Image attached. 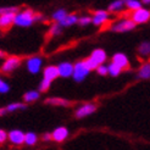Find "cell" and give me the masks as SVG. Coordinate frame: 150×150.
Instances as JSON below:
<instances>
[{
	"mask_svg": "<svg viewBox=\"0 0 150 150\" xmlns=\"http://www.w3.org/2000/svg\"><path fill=\"white\" fill-rule=\"evenodd\" d=\"M40 18H42L40 15L35 13L31 9H27L23 11H20L16 16H15L13 25L20 26V27H29V26H32L35 21H38Z\"/></svg>",
	"mask_w": 150,
	"mask_h": 150,
	"instance_id": "6da1fadb",
	"label": "cell"
},
{
	"mask_svg": "<svg viewBox=\"0 0 150 150\" xmlns=\"http://www.w3.org/2000/svg\"><path fill=\"white\" fill-rule=\"evenodd\" d=\"M57 77H60L57 66H47L43 71V81L39 84V91L48 92L51 86V82L55 81Z\"/></svg>",
	"mask_w": 150,
	"mask_h": 150,
	"instance_id": "7a4b0ae2",
	"label": "cell"
},
{
	"mask_svg": "<svg viewBox=\"0 0 150 150\" xmlns=\"http://www.w3.org/2000/svg\"><path fill=\"white\" fill-rule=\"evenodd\" d=\"M87 66L92 70H96L100 65H104V62L106 61V52H105L103 49H95L92 55L89 56L88 59L84 60Z\"/></svg>",
	"mask_w": 150,
	"mask_h": 150,
	"instance_id": "3957f363",
	"label": "cell"
},
{
	"mask_svg": "<svg viewBox=\"0 0 150 150\" xmlns=\"http://www.w3.org/2000/svg\"><path fill=\"white\" fill-rule=\"evenodd\" d=\"M89 71H91V69L87 66L86 61L83 60V61H79V62H77L76 65H74V70H73L72 77L74 78L76 82H82L87 77V74L89 73Z\"/></svg>",
	"mask_w": 150,
	"mask_h": 150,
	"instance_id": "277c9868",
	"label": "cell"
},
{
	"mask_svg": "<svg viewBox=\"0 0 150 150\" xmlns=\"http://www.w3.org/2000/svg\"><path fill=\"white\" fill-rule=\"evenodd\" d=\"M21 65V59L18 56H9L5 59L4 64L1 65V72L4 73H11Z\"/></svg>",
	"mask_w": 150,
	"mask_h": 150,
	"instance_id": "5b68a950",
	"label": "cell"
},
{
	"mask_svg": "<svg viewBox=\"0 0 150 150\" xmlns=\"http://www.w3.org/2000/svg\"><path fill=\"white\" fill-rule=\"evenodd\" d=\"M136 28V23L132 18H126L117 22L115 26H112V31L114 32H118V33H123V32H128L132 29Z\"/></svg>",
	"mask_w": 150,
	"mask_h": 150,
	"instance_id": "8992f818",
	"label": "cell"
},
{
	"mask_svg": "<svg viewBox=\"0 0 150 150\" xmlns=\"http://www.w3.org/2000/svg\"><path fill=\"white\" fill-rule=\"evenodd\" d=\"M131 18L134 21V23H136V25L145 23V22H148L150 20V11L144 9V7H140L139 10L133 11Z\"/></svg>",
	"mask_w": 150,
	"mask_h": 150,
	"instance_id": "52a82bcc",
	"label": "cell"
},
{
	"mask_svg": "<svg viewBox=\"0 0 150 150\" xmlns=\"http://www.w3.org/2000/svg\"><path fill=\"white\" fill-rule=\"evenodd\" d=\"M96 110V105L95 104H92V103H88V104H83L82 106H79L77 110H76V117L77 118H83V117H87L89 115L94 114Z\"/></svg>",
	"mask_w": 150,
	"mask_h": 150,
	"instance_id": "ba28073f",
	"label": "cell"
},
{
	"mask_svg": "<svg viewBox=\"0 0 150 150\" xmlns=\"http://www.w3.org/2000/svg\"><path fill=\"white\" fill-rule=\"evenodd\" d=\"M25 134L26 133L20 129H13L7 133V139L15 145H21L22 143H25Z\"/></svg>",
	"mask_w": 150,
	"mask_h": 150,
	"instance_id": "9c48e42d",
	"label": "cell"
},
{
	"mask_svg": "<svg viewBox=\"0 0 150 150\" xmlns=\"http://www.w3.org/2000/svg\"><path fill=\"white\" fill-rule=\"evenodd\" d=\"M112 64H115L116 66H118L121 70H126L129 67V61H128V57H127L125 54L122 52H117L112 56Z\"/></svg>",
	"mask_w": 150,
	"mask_h": 150,
	"instance_id": "30bf717a",
	"label": "cell"
},
{
	"mask_svg": "<svg viewBox=\"0 0 150 150\" xmlns=\"http://www.w3.org/2000/svg\"><path fill=\"white\" fill-rule=\"evenodd\" d=\"M42 64H43V60L38 56H33L31 59H28L27 61V69L31 73H38L40 67H42Z\"/></svg>",
	"mask_w": 150,
	"mask_h": 150,
	"instance_id": "8fae6325",
	"label": "cell"
},
{
	"mask_svg": "<svg viewBox=\"0 0 150 150\" xmlns=\"http://www.w3.org/2000/svg\"><path fill=\"white\" fill-rule=\"evenodd\" d=\"M108 21H109V13L104 10L95 11L94 16L92 17V23H94L95 26H101L104 23H106Z\"/></svg>",
	"mask_w": 150,
	"mask_h": 150,
	"instance_id": "7c38bea8",
	"label": "cell"
},
{
	"mask_svg": "<svg viewBox=\"0 0 150 150\" xmlns=\"http://www.w3.org/2000/svg\"><path fill=\"white\" fill-rule=\"evenodd\" d=\"M57 69H59V74L61 77H70L73 74L74 66L70 62H62L57 66Z\"/></svg>",
	"mask_w": 150,
	"mask_h": 150,
	"instance_id": "4fadbf2b",
	"label": "cell"
},
{
	"mask_svg": "<svg viewBox=\"0 0 150 150\" xmlns=\"http://www.w3.org/2000/svg\"><path fill=\"white\" fill-rule=\"evenodd\" d=\"M51 134H52V139L55 142L61 143V142H64L67 137H69V131H67L66 127H57Z\"/></svg>",
	"mask_w": 150,
	"mask_h": 150,
	"instance_id": "5bb4252c",
	"label": "cell"
},
{
	"mask_svg": "<svg viewBox=\"0 0 150 150\" xmlns=\"http://www.w3.org/2000/svg\"><path fill=\"white\" fill-rule=\"evenodd\" d=\"M16 15H0V28L6 29L13 25Z\"/></svg>",
	"mask_w": 150,
	"mask_h": 150,
	"instance_id": "9a60e30c",
	"label": "cell"
},
{
	"mask_svg": "<svg viewBox=\"0 0 150 150\" xmlns=\"http://www.w3.org/2000/svg\"><path fill=\"white\" fill-rule=\"evenodd\" d=\"M45 104L54 105V106H70L71 103L64 98H49L45 100Z\"/></svg>",
	"mask_w": 150,
	"mask_h": 150,
	"instance_id": "2e32d148",
	"label": "cell"
},
{
	"mask_svg": "<svg viewBox=\"0 0 150 150\" xmlns=\"http://www.w3.org/2000/svg\"><path fill=\"white\" fill-rule=\"evenodd\" d=\"M78 22V17H77V15H74V13H72V15H69L67 13V16L60 22V26L61 27H69V26H72V25H74V23H77Z\"/></svg>",
	"mask_w": 150,
	"mask_h": 150,
	"instance_id": "e0dca14e",
	"label": "cell"
},
{
	"mask_svg": "<svg viewBox=\"0 0 150 150\" xmlns=\"http://www.w3.org/2000/svg\"><path fill=\"white\" fill-rule=\"evenodd\" d=\"M138 78H140V79H149L150 78V62L144 64L139 69Z\"/></svg>",
	"mask_w": 150,
	"mask_h": 150,
	"instance_id": "ac0fdd59",
	"label": "cell"
},
{
	"mask_svg": "<svg viewBox=\"0 0 150 150\" xmlns=\"http://www.w3.org/2000/svg\"><path fill=\"white\" fill-rule=\"evenodd\" d=\"M39 96H40L39 92H37V91H29V92H27V93L23 94V100H25V103H33L35 100H38Z\"/></svg>",
	"mask_w": 150,
	"mask_h": 150,
	"instance_id": "d6986e66",
	"label": "cell"
},
{
	"mask_svg": "<svg viewBox=\"0 0 150 150\" xmlns=\"http://www.w3.org/2000/svg\"><path fill=\"white\" fill-rule=\"evenodd\" d=\"M20 9L17 6H5L0 7V15H17Z\"/></svg>",
	"mask_w": 150,
	"mask_h": 150,
	"instance_id": "ffe728a7",
	"label": "cell"
},
{
	"mask_svg": "<svg viewBox=\"0 0 150 150\" xmlns=\"http://www.w3.org/2000/svg\"><path fill=\"white\" fill-rule=\"evenodd\" d=\"M126 3H125V0H115L114 3H111L110 4V6H109V11H111V12H117V11H120L123 7V5H125Z\"/></svg>",
	"mask_w": 150,
	"mask_h": 150,
	"instance_id": "44dd1931",
	"label": "cell"
},
{
	"mask_svg": "<svg viewBox=\"0 0 150 150\" xmlns=\"http://www.w3.org/2000/svg\"><path fill=\"white\" fill-rule=\"evenodd\" d=\"M38 140V137H37L35 133H32V132H28L25 134V144L27 145H34Z\"/></svg>",
	"mask_w": 150,
	"mask_h": 150,
	"instance_id": "7402d4cb",
	"label": "cell"
},
{
	"mask_svg": "<svg viewBox=\"0 0 150 150\" xmlns=\"http://www.w3.org/2000/svg\"><path fill=\"white\" fill-rule=\"evenodd\" d=\"M138 51H139V54L143 55V56L150 55V43H149V42H143V43H142L140 45H139Z\"/></svg>",
	"mask_w": 150,
	"mask_h": 150,
	"instance_id": "603a6c76",
	"label": "cell"
},
{
	"mask_svg": "<svg viewBox=\"0 0 150 150\" xmlns=\"http://www.w3.org/2000/svg\"><path fill=\"white\" fill-rule=\"evenodd\" d=\"M5 109H6L7 112H13V111H17V110H23V109H26V104H22V103H13V104L7 105Z\"/></svg>",
	"mask_w": 150,
	"mask_h": 150,
	"instance_id": "cb8c5ba5",
	"label": "cell"
},
{
	"mask_svg": "<svg viewBox=\"0 0 150 150\" xmlns=\"http://www.w3.org/2000/svg\"><path fill=\"white\" fill-rule=\"evenodd\" d=\"M66 16H67V12L65 10H57L54 15H52V20L56 21L57 23H60V22H61Z\"/></svg>",
	"mask_w": 150,
	"mask_h": 150,
	"instance_id": "d4e9b609",
	"label": "cell"
},
{
	"mask_svg": "<svg viewBox=\"0 0 150 150\" xmlns=\"http://www.w3.org/2000/svg\"><path fill=\"white\" fill-rule=\"evenodd\" d=\"M126 5H127V7H128L129 10H132V11L139 10L140 7H142V3H139L138 0H131V1H127Z\"/></svg>",
	"mask_w": 150,
	"mask_h": 150,
	"instance_id": "484cf974",
	"label": "cell"
},
{
	"mask_svg": "<svg viewBox=\"0 0 150 150\" xmlns=\"http://www.w3.org/2000/svg\"><path fill=\"white\" fill-rule=\"evenodd\" d=\"M108 69H109V73L111 74V76H114V77H116V76H118L120 73H121V69H120L118 66H116L115 64H110V66H108Z\"/></svg>",
	"mask_w": 150,
	"mask_h": 150,
	"instance_id": "4316f807",
	"label": "cell"
},
{
	"mask_svg": "<svg viewBox=\"0 0 150 150\" xmlns=\"http://www.w3.org/2000/svg\"><path fill=\"white\" fill-rule=\"evenodd\" d=\"M9 91H10V86L0 78V93H7Z\"/></svg>",
	"mask_w": 150,
	"mask_h": 150,
	"instance_id": "83f0119b",
	"label": "cell"
},
{
	"mask_svg": "<svg viewBox=\"0 0 150 150\" xmlns=\"http://www.w3.org/2000/svg\"><path fill=\"white\" fill-rule=\"evenodd\" d=\"M92 22V18L89 17V16H83V17H79L78 18V23L81 25V26H87V25H89Z\"/></svg>",
	"mask_w": 150,
	"mask_h": 150,
	"instance_id": "f1b7e54d",
	"label": "cell"
},
{
	"mask_svg": "<svg viewBox=\"0 0 150 150\" xmlns=\"http://www.w3.org/2000/svg\"><path fill=\"white\" fill-rule=\"evenodd\" d=\"M96 72H98L100 76H105V74H108V73H109V69H108V66L100 65L98 69H96Z\"/></svg>",
	"mask_w": 150,
	"mask_h": 150,
	"instance_id": "f546056e",
	"label": "cell"
},
{
	"mask_svg": "<svg viewBox=\"0 0 150 150\" xmlns=\"http://www.w3.org/2000/svg\"><path fill=\"white\" fill-rule=\"evenodd\" d=\"M60 32H61V26H60L59 23H56V25H54V26H51V28H50V33H51L52 35L59 34Z\"/></svg>",
	"mask_w": 150,
	"mask_h": 150,
	"instance_id": "4dcf8cb0",
	"label": "cell"
},
{
	"mask_svg": "<svg viewBox=\"0 0 150 150\" xmlns=\"http://www.w3.org/2000/svg\"><path fill=\"white\" fill-rule=\"evenodd\" d=\"M6 139H7V133L4 129H0V144L4 143Z\"/></svg>",
	"mask_w": 150,
	"mask_h": 150,
	"instance_id": "1f68e13d",
	"label": "cell"
},
{
	"mask_svg": "<svg viewBox=\"0 0 150 150\" xmlns=\"http://www.w3.org/2000/svg\"><path fill=\"white\" fill-rule=\"evenodd\" d=\"M52 138V134L51 133H44L43 134V139L44 140H50Z\"/></svg>",
	"mask_w": 150,
	"mask_h": 150,
	"instance_id": "d6a6232c",
	"label": "cell"
},
{
	"mask_svg": "<svg viewBox=\"0 0 150 150\" xmlns=\"http://www.w3.org/2000/svg\"><path fill=\"white\" fill-rule=\"evenodd\" d=\"M6 109H0V116H3V115H5L6 114Z\"/></svg>",
	"mask_w": 150,
	"mask_h": 150,
	"instance_id": "836d02e7",
	"label": "cell"
},
{
	"mask_svg": "<svg viewBox=\"0 0 150 150\" xmlns=\"http://www.w3.org/2000/svg\"><path fill=\"white\" fill-rule=\"evenodd\" d=\"M3 57H5V52L0 50V59H3Z\"/></svg>",
	"mask_w": 150,
	"mask_h": 150,
	"instance_id": "e575fe53",
	"label": "cell"
},
{
	"mask_svg": "<svg viewBox=\"0 0 150 150\" xmlns=\"http://www.w3.org/2000/svg\"><path fill=\"white\" fill-rule=\"evenodd\" d=\"M143 4H150V0H142Z\"/></svg>",
	"mask_w": 150,
	"mask_h": 150,
	"instance_id": "d590c367",
	"label": "cell"
}]
</instances>
